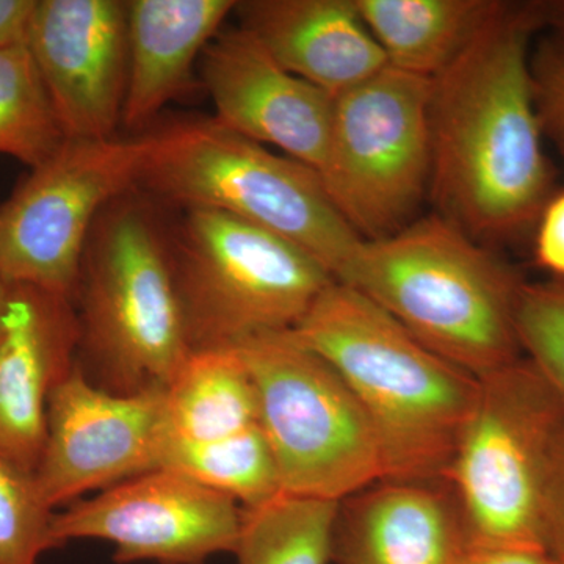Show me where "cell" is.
I'll use <instances>...</instances> for the list:
<instances>
[{"mask_svg": "<svg viewBox=\"0 0 564 564\" xmlns=\"http://www.w3.org/2000/svg\"><path fill=\"white\" fill-rule=\"evenodd\" d=\"M534 107L545 140L564 162V54L547 39L530 55Z\"/></svg>", "mask_w": 564, "mask_h": 564, "instance_id": "cell-26", "label": "cell"}, {"mask_svg": "<svg viewBox=\"0 0 564 564\" xmlns=\"http://www.w3.org/2000/svg\"><path fill=\"white\" fill-rule=\"evenodd\" d=\"M215 121L321 172L334 96L282 68L243 29H225L202 55Z\"/></svg>", "mask_w": 564, "mask_h": 564, "instance_id": "cell-14", "label": "cell"}, {"mask_svg": "<svg viewBox=\"0 0 564 564\" xmlns=\"http://www.w3.org/2000/svg\"><path fill=\"white\" fill-rule=\"evenodd\" d=\"M432 84L386 66L334 98L318 176L359 239L402 231L430 192Z\"/></svg>", "mask_w": 564, "mask_h": 564, "instance_id": "cell-9", "label": "cell"}, {"mask_svg": "<svg viewBox=\"0 0 564 564\" xmlns=\"http://www.w3.org/2000/svg\"><path fill=\"white\" fill-rule=\"evenodd\" d=\"M259 400V426L282 494L343 502L384 480L380 443L344 378L291 332L236 345Z\"/></svg>", "mask_w": 564, "mask_h": 564, "instance_id": "cell-8", "label": "cell"}, {"mask_svg": "<svg viewBox=\"0 0 564 564\" xmlns=\"http://www.w3.org/2000/svg\"><path fill=\"white\" fill-rule=\"evenodd\" d=\"M80 325L69 296L9 285L0 322V458L35 475L47 404L76 364Z\"/></svg>", "mask_w": 564, "mask_h": 564, "instance_id": "cell-15", "label": "cell"}, {"mask_svg": "<svg viewBox=\"0 0 564 564\" xmlns=\"http://www.w3.org/2000/svg\"><path fill=\"white\" fill-rule=\"evenodd\" d=\"M234 0H131L122 128H148L192 84L193 68L223 31Z\"/></svg>", "mask_w": 564, "mask_h": 564, "instance_id": "cell-18", "label": "cell"}, {"mask_svg": "<svg viewBox=\"0 0 564 564\" xmlns=\"http://www.w3.org/2000/svg\"><path fill=\"white\" fill-rule=\"evenodd\" d=\"M458 564H560L547 552L519 547L466 549Z\"/></svg>", "mask_w": 564, "mask_h": 564, "instance_id": "cell-30", "label": "cell"}, {"mask_svg": "<svg viewBox=\"0 0 564 564\" xmlns=\"http://www.w3.org/2000/svg\"><path fill=\"white\" fill-rule=\"evenodd\" d=\"M234 13L282 68L334 98L388 66L356 0H247Z\"/></svg>", "mask_w": 564, "mask_h": 564, "instance_id": "cell-17", "label": "cell"}, {"mask_svg": "<svg viewBox=\"0 0 564 564\" xmlns=\"http://www.w3.org/2000/svg\"><path fill=\"white\" fill-rule=\"evenodd\" d=\"M74 304L79 350L107 391L165 389L193 351L170 229L137 188L111 202L93 226Z\"/></svg>", "mask_w": 564, "mask_h": 564, "instance_id": "cell-4", "label": "cell"}, {"mask_svg": "<svg viewBox=\"0 0 564 564\" xmlns=\"http://www.w3.org/2000/svg\"><path fill=\"white\" fill-rule=\"evenodd\" d=\"M516 325L524 358L564 397V281H527Z\"/></svg>", "mask_w": 564, "mask_h": 564, "instance_id": "cell-25", "label": "cell"}, {"mask_svg": "<svg viewBox=\"0 0 564 564\" xmlns=\"http://www.w3.org/2000/svg\"><path fill=\"white\" fill-rule=\"evenodd\" d=\"M163 391L166 443H207L259 425L258 391L236 347L193 350Z\"/></svg>", "mask_w": 564, "mask_h": 564, "instance_id": "cell-19", "label": "cell"}, {"mask_svg": "<svg viewBox=\"0 0 564 564\" xmlns=\"http://www.w3.org/2000/svg\"><path fill=\"white\" fill-rule=\"evenodd\" d=\"M39 0H0V51L28 46Z\"/></svg>", "mask_w": 564, "mask_h": 564, "instance_id": "cell-29", "label": "cell"}, {"mask_svg": "<svg viewBox=\"0 0 564 564\" xmlns=\"http://www.w3.org/2000/svg\"><path fill=\"white\" fill-rule=\"evenodd\" d=\"M28 47L68 140L120 135L128 11L118 0H39Z\"/></svg>", "mask_w": 564, "mask_h": 564, "instance_id": "cell-13", "label": "cell"}, {"mask_svg": "<svg viewBox=\"0 0 564 564\" xmlns=\"http://www.w3.org/2000/svg\"><path fill=\"white\" fill-rule=\"evenodd\" d=\"M544 547L554 558H564V432L545 500Z\"/></svg>", "mask_w": 564, "mask_h": 564, "instance_id": "cell-28", "label": "cell"}, {"mask_svg": "<svg viewBox=\"0 0 564 564\" xmlns=\"http://www.w3.org/2000/svg\"><path fill=\"white\" fill-rule=\"evenodd\" d=\"M336 281L475 378L524 358L516 325L524 276L441 215L361 240Z\"/></svg>", "mask_w": 564, "mask_h": 564, "instance_id": "cell-3", "label": "cell"}, {"mask_svg": "<svg viewBox=\"0 0 564 564\" xmlns=\"http://www.w3.org/2000/svg\"><path fill=\"white\" fill-rule=\"evenodd\" d=\"M65 140L29 47L0 51V154L32 170Z\"/></svg>", "mask_w": 564, "mask_h": 564, "instance_id": "cell-23", "label": "cell"}, {"mask_svg": "<svg viewBox=\"0 0 564 564\" xmlns=\"http://www.w3.org/2000/svg\"><path fill=\"white\" fill-rule=\"evenodd\" d=\"M544 31H549L547 39L564 54V0L543 2Z\"/></svg>", "mask_w": 564, "mask_h": 564, "instance_id": "cell-31", "label": "cell"}, {"mask_svg": "<svg viewBox=\"0 0 564 564\" xmlns=\"http://www.w3.org/2000/svg\"><path fill=\"white\" fill-rule=\"evenodd\" d=\"M339 503L281 494L262 507L243 508L237 564L333 563Z\"/></svg>", "mask_w": 564, "mask_h": 564, "instance_id": "cell-22", "label": "cell"}, {"mask_svg": "<svg viewBox=\"0 0 564 564\" xmlns=\"http://www.w3.org/2000/svg\"><path fill=\"white\" fill-rule=\"evenodd\" d=\"M291 334L332 364L361 404L383 454V481L444 484L477 402L478 378L337 281Z\"/></svg>", "mask_w": 564, "mask_h": 564, "instance_id": "cell-2", "label": "cell"}, {"mask_svg": "<svg viewBox=\"0 0 564 564\" xmlns=\"http://www.w3.org/2000/svg\"><path fill=\"white\" fill-rule=\"evenodd\" d=\"M144 152V133L63 141L0 206V280L74 299L93 226L135 188Z\"/></svg>", "mask_w": 564, "mask_h": 564, "instance_id": "cell-10", "label": "cell"}, {"mask_svg": "<svg viewBox=\"0 0 564 564\" xmlns=\"http://www.w3.org/2000/svg\"><path fill=\"white\" fill-rule=\"evenodd\" d=\"M540 31L543 2H497L433 79L430 193L441 217L486 247L533 232L555 192L530 73Z\"/></svg>", "mask_w": 564, "mask_h": 564, "instance_id": "cell-1", "label": "cell"}, {"mask_svg": "<svg viewBox=\"0 0 564 564\" xmlns=\"http://www.w3.org/2000/svg\"><path fill=\"white\" fill-rule=\"evenodd\" d=\"M170 248L192 350L291 332L336 281L310 252L218 210H181Z\"/></svg>", "mask_w": 564, "mask_h": 564, "instance_id": "cell-7", "label": "cell"}, {"mask_svg": "<svg viewBox=\"0 0 564 564\" xmlns=\"http://www.w3.org/2000/svg\"><path fill=\"white\" fill-rule=\"evenodd\" d=\"M137 191L185 209L218 210L289 240L336 280L361 243L311 166L229 131L212 117L143 132Z\"/></svg>", "mask_w": 564, "mask_h": 564, "instance_id": "cell-5", "label": "cell"}, {"mask_svg": "<svg viewBox=\"0 0 564 564\" xmlns=\"http://www.w3.org/2000/svg\"><path fill=\"white\" fill-rule=\"evenodd\" d=\"M54 516L35 475L0 458V564H39L41 555L63 547Z\"/></svg>", "mask_w": 564, "mask_h": 564, "instance_id": "cell-24", "label": "cell"}, {"mask_svg": "<svg viewBox=\"0 0 564 564\" xmlns=\"http://www.w3.org/2000/svg\"><path fill=\"white\" fill-rule=\"evenodd\" d=\"M497 0H356L388 66L434 79L473 40Z\"/></svg>", "mask_w": 564, "mask_h": 564, "instance_id": "cell-20", "label": "cell"}, {"mask_svg": "<svg viewBox=\"0 0 564 564\" xmlns=\"http://www.w3.org/2000/svg\"><path fill=\"white\" fill-rule=\"evenodd\" d=\"M165 444L163 389L110 392L77 361L50 397L36 485L55 510L158 469Z\"/></svg>", "mask_w": 564, "mask_h": 564, "instance_id": "cell-12", "label": "cell"}, {"mask_svg": "<svg viewBox=\"0 0 564 564\" xmlns=\"http://www.w3.org/2000/svg\"><path fill=\"white\" fill-rule=\"evenodd\" d=\"M478 383L444 478L458 503L466 549L545 552V500L564 432V397L527 358Z\"/></svg>", "mask_w": 564, "mask_h": 564, "instance_id": "cell-6", "label": "cell"}, {"mask_svg": "<svg viewBox=\"0 0 564 564\" xmlns=\"http://www.w3.org/2000/svg\"><path fill=\"white\" fill-rule=\"evenodd\" d=\"M560 564H564V558L558 560Z\"/></svg>", "mask_w": 564, "mask_h": 564, "instance_id": "cell-33", "label": "cell"}, {"mask_svg": "<svg viewBox=\"0 0 564 564\" xmlns=\"http://www.w3.org/2000/svg\"><path fill=\"white\" fill-rule=\"evenodd\" d=\"M533 259L552 280L564 281V188L552 193L533 229Z\"/></svg>", "mask_w": 564, "mask_h": 564, "instance_id": "cell-27", "label": "cell"}, {"mask_svg": "<svg viewBox=\"0 0 564 564\" xmlns=\"http://www.w3.org/2000/svg\"><path fill=\"white\" fill-rule=\"evenodd\" d=\"M159 467L187 475L245 510L282 494L276 459L259 425L207 443H166Z\"/></svg>", "mask_w": 564, "mask_h": 564, "instance_id": "cell-21", "label": "cell"}, {"mask_svg": "<svg viewBox=\"0 0 564 564\" xmlns=\"http://www.w3.org/2000/svg\"><path fill=\"white\" fill-rule=\"evenodd\" d=\"M466 551L454 492L443 481H378L339 503L336 564H458Z\"/></svg>", "mask_w": 564, "mask_h": 564, "instance_id": "cell-16", "label": "cell"}, {"mask_svg": "<svg viewBox=\"0 0 564 564\" xmlns=\"http://www.w3.org/2000/svg\"><path fill=\"white\" fill-rule=\"evenodd\" d=\"M243 508L231 497L176 470H150L69 503L54 516V534L115 545V563L204 564L236 552Z\"/></svg>", "mask_w": 564, "mask_h": 564, "instance_id": "cell-11", "label": "cell"}, {"mask_svg": "<svg viewBox=\"0 0 564 564\" xmlns=\"http://www.w3.org/2000/svg\"><path fill=\"white\" fill-rule=\"evenodd\" d=\"M7 292H9V285L0 280V322H2L3 306H6Z\"/></svg>", "mask_w": 564, "mask_h": 564, "instance_id": "cell-32", "label": "cell"}]
</instances>
